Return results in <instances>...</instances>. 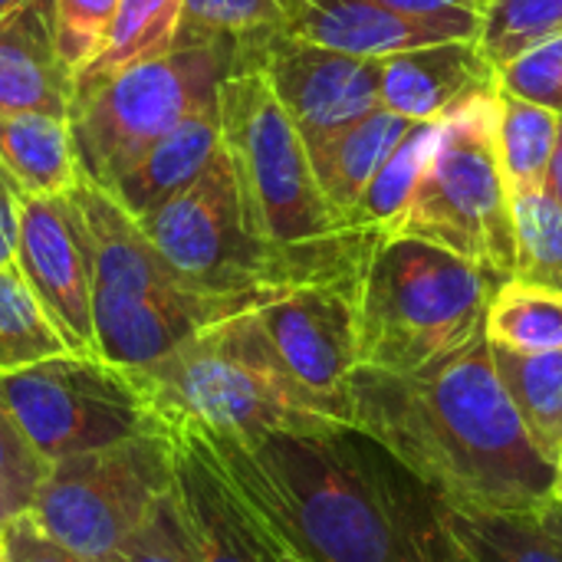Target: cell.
Returning a JSON list of instances; mask_svg holds the SVG:
<instances>
[{"instance_id": "cell-34", "label": "cell", "mask_w": 562, "mask_h": 562, "mask_svg": "<svg viewBox=\"0 0 562 562\" xmlns=\"http://www.w3.org/2000/svg\"><path fill=\"white\" fill-rule=\"evenodd\" d=\"M497 82L501 92L562 115V33L504 63L497 69Z\"/></svg>"}, {"instance_id": "cell-33", "label": "cell", "mask_w": 562, "mask_h": 562, "mask_svg": "<svg viewBox=\"0 0 562 562\" xmlns=\"http://www.w3.org/2000/svg\"><path fill=\"white\" fill-rule=\"evenodd\" d=\"M49 464L33 451L0 392V524L26 514Z\"/></svg>"}, {"instance_id": "cell-27", "label": "cell", "mask_w": 562, "mask_h": 562, "mask_svg": "<svg viewBox=\"0 0 562 562\" xmlns=\"http://www.w3.org/2000/svg\"><path fill=\"white\" fill-rule=\"evenodd\" d=\"M72 352L16 263L0 267V375Z\"/></svg>"}, {"instance_id": "cell-41", "label": "cell", "mask_w": 562, "mask_h": 562, "mask_svg": "<svg viewBox=\"0 0 562 562\" xmlns=\"http://www.w3.org/2000/svg\"><path fill=\"white\" fill-rule=\"evenodd\" d=\"M30 0H0V20L3 16H10L13 10H20V7H26Z\"/></svg>"}, {"instance_id": "cell-40", "label": "cell", "mask_w": 562, "mask_h": 562, "mask_svg": "<svg viewBox=\"0 0 562 562\" xmlns=\"http://www.w3.org/2000/svg\"><path fill=\"white\" fill-rule=\"evenodd\" d=\"M547 191L562 201V122L560 132H557V148H553V161H550V171H547Z\"/></svg>"}, {"instance_id": "cell-20", "label": "cell", "mask_w": 562, "mask_h": 562, "mask_svg": "<svg viewBox=\"0 0 562 562\" xmlns=\"http://www.w3.org/2000/svg\"><path fill=\"white\" fill-rule=\"evenodd\" d=\"M412 125H415L412 119H402L389 109H375L366 119H359L339 132L306 142L316 181L342 227H346V217L352 214V207L359 204L362 191L382 168V161L412 132Z\"/></svg>"}, {"instance_id": "cell-5", "label": "cell", "mask_w": 562, "mask_h": 562, "mask_svg": "<svg viewBox=\"0 0 562 562\" xmlns=\"http://www.w3.org/2000/svg\"><path fill=\"white\" fill-rule=\"evenodd\" d=\"M501 280L422 237L379 240L359 290V366L412 375L468 349Z\"/></svg>"}, {"instance_id": "cell-31", "label": "cell", "mask_w": 562, "mask_h": 562, "mask_svg": "<svg viewBox=\"0 0 562 562\" xmlns=\"http://www.w3.org/2000/svg\"><path fill=\"white\" fill-rule=\"evenodd\" d=\"M562 33V0H494L481 16V49L501 69Z\"/></svg>"}, {"instance_id": "cell-28", "label": "cell", "mask_w": 562, "mask_h": 562, "mask_svg": "<svg viewBox=\"0 0 562 562\" xmlns=\"http://www.w3.org/2000/svg\"><path fill=\"white\" fill-rule=\"evenodd\" d=\"M181 0H119L102 53L82 76L115 72L145 59H158L178 46Z\"/></svg>"}, {"instance_id": "cell-17", "label": "cell", "mask_w": 562, "mask_h": 562, "mask_svg": "<svg viewBox=\"0 0 562 562\" xmlns=\"http://www.w3.org/2000/svg\"><path fill=\"white\" fill-rule=\"evenodd\" d=\"M382 109L412 122H445L464 102L497 92V66L477 40H448L379 59Z\"/></svg>"}, {"instance_id": "cell-15", "label": "cell", "mask_w": 562, "mask_h": 562, "mask_svg": "<svg viewBox=\"0 0 562 562\" xmlns=\"http://www.w3.org/2000/svg\"><path fill=\"white\" fill-rule=\"evenodd\" d=\"M175 445V497L198 562H293L260 514L191 428H168Z\"/></svg>"}, {"instance_id": "cell-2", "label": "cell", "mask_w": 562, "mask_h": 562, "mask_svg": "<svg viewBox=\"0 0 562 562\" xmlns=\"http://www.w3.org/2000/svg\"><path fill=\"white\" fill-rule=\"evenodd\" d=\"M349 425L375 438L448 507L537 514L557 484V461L514 405L487 336L412 375L359 366Z\"/></svg>"}, {"instance_id": "cell-12", "label": "cell", "mask_w": 562, "mask_h": 562, "mask_svg": "<svg viewBox=\"0 0 562 562\" xmlns=\"http://www.w3.org/2000/svg\"><path fill=\"white\" fill-rule=\"evenodd\" d=\"M359 290L346 283H303L254 310L290 382L319 415L346 425L349 382L359 369Z\"/></svg>"}, {"instance_id": "cell-4", "label": "cell", "mask_w": 562, "mask_h": 562, "mask_svg": "<svg viewBox=\"0 0 562 562\" xmlns=\"http://www.w3.org/2000/svg\"><path fill=\"white\" fill-rule=\"evenodd\" d=\"M92 270L95 352L122 369H145L201 329L247 313V306L198 293L148 240L112 194L89 181L72 184Z\"/></svg>"}, {"instance_id": "cell-36", "label": "cell", "mask_w": 562, "mask_h": 562, "mask_svg": "<svg viewBox=\"0 0 562 562\" xmlns=\"http://www.w3.org/2000/svg\"><path fill=\"white\" fill-rule=\"evenodd\" d=\"M3 562H86L59 540H53L30 514H20L3 524Z\"/></svg>"}, {"instance_id": "cell-44", "label": "cell", "mask_w": 562, "mask_h": 562, "mask_svg": "<svg viewBox=\"0 0 562 562\" xmlns=\"http://www.w3.org/2000/svg\"><path fill=\"white\" fill-rule=\"evenodd\" d=\"M0 562H3V553H0Z\"/></svg>"}, {"instance_id": "cell-35", "label": "cell", "mask_w": 562, "mask_h": 562, "mask_svg": "<svg viewBox=\"0 0 562 562\" xmlns=\"http://www.w3.org/2000/svg\"><path fill=\"white\" fill-rule=\"evenodd\" d=\"M115 562H198L175 491L151 507L142 527L119 550Z\"/></svg>"}, {"instance_id": "cell-14", "label": "cell", "mask_w": 562, "mask_h": 562, "mask_svg": "<svg viewBox=\"0 0 562 562\" xmlns=\"http://www.w3.org/2000/svg\"><path fill=\"white\" fill-rule=\"evenodd\" d=\"M254 59L267 72L303 142H316L382 109L379 59L336 53L286 33L267 40Z\"/></svg>"}, {"instance_id": "cell-8", "label": "cell", "mask_w": 562, "mask_h": 562, "mask_svg": "<svg viewBox=\"0 0 562 562\" xmlns=\"http://www.w3.org/2000/svg\"><path fill=\"white\" fill-rule=\"evenodd\" d=\"M497 92L464 102L441 122L438 148L395 237L431 240L507 280L514 217L497 155Z\"/></svg>"}, {"instance_id": "cell-39", "label": "cell", "mask_w": 562, "mask_h": 562, "mask_svg": "<svg viewBox=\"0 0 562 562\" xmlns=\"http://www.w3.org/2000/svg\"><path fill=\"white\" fill-rule=\"evenodd\" d=\"M533 517L540 520V527H543V530H547V533H550V537H553V540H557V543L562 547V507L560 504L550 497V501H547V504H543V507H540Z\"/></svg>"}, {"instance_id": "cell-18", "label": "cell", "mask_w": 562, "mask_h": 562, "mask_svg": "<svg viewBox=\"0 0 562 562\" xmlns=\"http://www.w3.org/2000/svg\"><path fill=\"white\" fill-rule=\"evenodd\" d=\"M76 79L53 36V0H30L0 20V115L46 112L69 119Z\"/></svg>"}, {"instance_id": "cell-32", "label": "cell", "mask_w": 562, "mask_h": 562, "mask_svg": "<svg viewBox=\"0 0 562 562\" xmlns=\"http://www.w3.org/2000/svg\"><path fill=\"white\" fill-rule=\"evenodd\" d=\"M119 0H53V36L63 69L79 79L102 53Z\"/></svg>"}, {"instance_id": "cell-10", "label": "cell", "mask_w": 562, "mask_h": 562, "mask_svg": "<svg viewBox=\"0 0 562 562\" xmlns=\"http://www.w3.org/2000/svg\"><path fill=\"white\" fill-rule=\"evenodd\" d=\"M175 491L168 428L49 464L26 510L86 562H115L151 507Z\"/></svg>"}, {"instance_id": "cell-16", "label": "cell", "mask_w": 562, "mask_h": 562, "mask_svg": "<svg viewBox=\"0 0 562 562\" xmlns=\"http://www.w3.org/2000/svg\"><path fill=\"white\" fill-rule=\"evenodd\" d=\"M280 7L286 16V36L366 59L428 43L481 40V13L415 16L379 0H280Z\"/></svg>"}, {"instance_id": "cell-19", "label": "cell", "mask_w": 562, "mask_h": 562, "mask_svg": "<svg viewBox=\"0 0 562 562\" xmlns=\"http://www.w3.org/2000/svg\"><path fill=\"white\" fill-rule=\"evenodd\" d=\"M221 151V105L211 102L161 135L125 175L105 191L112 194L132 217H145L188 184H194L204 168Z\"/></svg>"}, {"instance_id": "cell-13", "label": "cell", "mask_w": 562, "mask_h": 562, "mask_svg": "<svg viewBox=\"0 0 562 562\" xmlns=\"http://www.w3.org/2000/svg\"><path fill=\"white\" fill-rule=\"evenodd\" d=\"M13 263L69 349L76 356H99L92 329L89 247L72 194L23 198Z\"/></svg>"}, {"instance_id": "cell-29", "label": "cell", "mask_w": 562, "mask_h": 562, "mask_svg": "<svg viewBox=\"0 0 562 562\" xmlns=\"http://www.w3.org/2000/svg\"><path fill=\"white\" fill-rule=\"evenodd\" d=\"M286 33L280 0H181V43L227 40L254 56L267 40Z\"/></svg>"}, {"instance_id": "cell-9", "label": "cell", "mask_w": 562, "mask_h": 562, "mask_svg": "<svg viewBox=\"0 0 562 562\" xmlns=\"http://www.w3.org/2000/svg\"><path fill=\"white\" fill-rule=\"evenodd\" d=\"M138 224L204 296L257 310L296 286L286 260L257 234L224 145L194 184L138 217Z\"/></svg>"}, {"instance_id": "cell-30", "label": "cell", "mask_w": 562, "mask_h": 562, "mask_svg": "<svg viewBox=\"0 0 562 562\" xmlns=\"http://www.w3.org/2000/svg\"><path fill=\"white\" fill-rule=\"evenodd\" d=\"M514 277L562 290V201L547 188L510 198Z\"/></svg>"}, {"instance_id": "cell-21", "label": "cell", "mask_w": 562, "mask_h": 562, "mask_svg": "<svg viewBox=\"0 0 562 562\" xmlns=\"http://www.w3.org/2000/svg\"><path fill=\"white\" fill-rule=\"evenodd\" d=\"M0 161L30 198L69 194L79 181L69 122L59 115H0Z\"/></svg>"}, {"instance_id": "cell-26", "label": "cell", "mask_w": 562, "mask_h": 562, "mask_svg": "<svg viewBox=\"0 0 562 562\" xmlns=\"http://www.w3.org/2000/svg\"><path fill=\"white\" fill-rule=\"evenodd\" d=\"M494 349L497 372L520 408L530 435L537 445L557 461L562 451V349L553 352H510V349Z\"/></svg>"}, {"instance_id": "cell-43", "label": "cell", "mask_w": 562, "mask_h": 562, "mask_svg": "<svg viewBox=\"0 0 562 562\" xmlns=\"http://www.w3.org/2000/svg\"><path fill=\"white\" fill-rule=\"evenodd\" d=\"M0 543H3V524H0Z\"/></svg>"}, {"instance_id": "cell-25", "label": "cell", "mask_w": 562, "mask_h": 562, "mask_svg": "<svg viewBox=\"0 0 562 562\" xmlns=\"http://www.w3.org/2000/svg\"><path fill=\"white\" fill-rule=\"evenodd\" d=\"M448 530L461 562H562V547L533 514L448 507Z\"/></svg>"}, {"instance_id": "cell-7", "label": "cell", "mask_w": 562, "mask_h": 562, "mask_svg": "<svg viewBox=\"0 0 562 562\" xmlns=\"http://www.w3.org/2000/svg\"><path fill=\"white\" fill-rule=\"evenodd\" d=\"M237 63L234 43L204 40L115 72L79 76L66 119L79 178L112 191L161 135L217 102L221 82Z\"/></svg>"}, {"instance_id": "cell-23", "label": "cell", "mask_w": 562, "mask_h": 562, "mask_svg": "<svg viewBox=\"0 0 562 562\" xmlns=\"http://www.w3.org/2000/svg\"><path fill=\"white\" fill-rule=\"evenodd\" d=\"M484 336L491 346L524 356L562 349V290L524 277L501 280L487 303Z\"/></svg>"}, {"instance_id": "cell-24", "label": "cell", "mask_w": 562, "mask_h": 562, "mask_svg": "<svg viewBox=\"0 0 562 562\" xmlns=\"http://www.w3.org/2000/svg\"><path fill=\"white\" fill-rule=\"evenodd\" d=\"M560 122L562 115L543 105L497 92V155L510 198L547 188Z\"/></svg>"}, {"instance_id": "cell-38", "label": "cell", "mask_w": 562, "mask_h": 562, "mask_svg": "<svg viewBox=\"0 0 562 562\" xmlns=\"http://www.w3.org/2000/svg\"><path fill=\"white\" fill-rule=\"evenodd\" d=\"M392 10L402 13H415V16H438V13H481L494 3V0H379Z\"/></svg>"}, {"instance_id": "cell-11", "label": "cell", "mask_w": 562, "mask_h": 562, "mask_svg": "<svg viewBox=\"0 0 562 562\" xmlns=\"http://www.w3.org/2000/svg\"><path fill=\"white\" fill-rule=\"evenodd\" d=\"M0 392L46 464L165 428L132 372L102 356L66 352L7 372Z\"/></svg>"}, {"instance_id": "cell-22", "label": "cell", "mask_w": 562, "mask_h": 562, "mask_svg": "<svg viewBox=\"0 0 562 562\" xmlns=\"http://www.w3.org/2000/svg\"><path fill=\"white\" fill-rule=\"evenodd\" d=\"M438 132H441V122L412 125V132L395 145V151L382 161V168L362 191L359 204L346 217V231L369 237L375 244L398 234L415 201V191L425 178V168L438 148Z\"/></svg>"}, {"instance_id": "cell-37", "label": "cell", "mask_w": 562, "mask_h": 562, "mask_svg": "<svg viewBox=\"0 0 562 562\" xmlns=\"http://www.w3.org/2000/svg\"><path fill=\"white\" fill-rule=\"evenodd\" d=\"M23 188L0 161V267L13 263L16 234H20V211H23Z\"/></svg>"}, {"instance_id": "cell-42", "label": "cell", "mask_w": 562, "mask_h": 562, "mask_svg": "<svg viewBox=\"0 0 562 562\" xmlns=\"http://www.w3.org/2000/svg\"><path fill=\"white\" fill-rule=\"evenodd\" d=\"M553 501L562 507V451L557 458V484H553Z\"/></svg>"}, {"instance_id": "cell-1", "label": "cell", "mask_w": 562, "mask_h": 562, "mask_svg": "<svg viewBox=\"0 0 562 562\" xmlns=\"http://www.w3.org/2000/svg\"><path fill=\"white\" fill-rule=\"evenodd\" d=\"M198 435L293 562H461L448 504L356 425Z\"/></svg>"}, {"instance_id": "cell-3", "label": "cell", "mask_w": 562, "mask_h": 562, "mask_svg": "<svg viewBox=\"0 0 562 562\" xmlns=\"http://www.w3.org/2000/svg\"><path fill=\"white\" fill-rule=\"evenodd\" d=\"M217 105L221 145L234 165L247 214L257 234L286 260L296 286H362L375 240L346 231L333 214L303 135L254 56H240L221 82Z\"/></svg>"}, {"instance_id": "cell-6", "label": "cell", "mask_w": 562, "mask_h": 562, "mask_svg": "<svg viewBox=\"0 0 562 562\" xmlns=\"http://www.w3.org/2000/svg\"><path fill=\"white\" fill-rule=\"evenodd\" d=\"M128 372L165 428L257 441L273 431L333 422L290 382L254 310L221 319L165 359Z\"/></svg>"}]
</instances>
